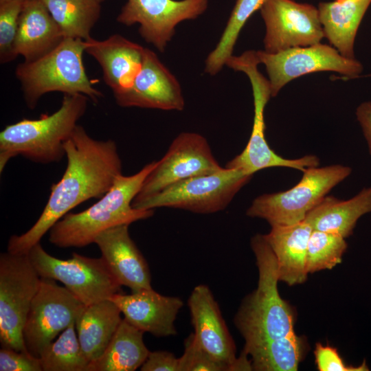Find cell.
<instances>
[{"instance_id": "20", "label": "cell", "mask_w": 371, "mask_h": 371, "mask_svg": "<svg viewBox=\"0 0 371 371\" xmlns=\"http://www.w3.org/2000/svg\"><path fill=\"white\" fill-rule=\"evenodd\" d=\"M128 224L101 232L95 239L102 257L122 286L132 292L152 289L146 260L130 236Z\"/></svg>"}, {"instance_id": "10", "label": "cell", "mask_w": 371, "mask_h": 371, "mask_svg": "<svg viewBox=\"0 0 371 371\" xmlns=\"http://www.w3.org/2000/svg\"><path fill=\"white\" fill-rule=\"evenodd\" d=\"M27 254L0 255V342L1 347L27 351L23 330L41 282Z\"/></svg>"}, {"instance_id": "12", "label": "cell", "mask_w": 371, "mask_h": 371, "mask_svg": "<svg viewBox=\"0 0 371 371\" xmlns=\"http://www.w3.org/2000/svg\"><path fill=\"white\" fill-rule=\"evenodd\" d=\"M260 63L265 66L271 97H275L289 82L317 71H334L348 78L358 77L363 71L355 58L343 56L337 49L321 43L296 47L276 53L256 51Z\"/></svg>"}, {"instance_id": "17", "label": "cell", "mask_w": 371, "mask_h": 371, "mask_svg": "<svg viewBox=\"0 0 371 371\" xmlns=\"http://www.w3.org/2000/svg\"><path fill=\"white\" fill-rule=\"evenodd\" d=\"M114 98L122 107L181 111L185 105L177 79L148 48H145L141 70L132 86Z\"/></svg>"}, {"instance_id": "3", "label": "cell", "mask_w": 371, "mask_h": 371, "mask_svg": "<svg viewBox=\"0 0 371 371\" xmlns=\"http://www.w3.org/2000/svg\"><path fill=\"white\" fill-rule=\"evenodd\" d=\"M157 162L146 164L134 175H120L95 203L80 212L65 215L49 231V242L60 248H81L94 243L108 229L151 217L153 210L137 209L132 203Z\"/></svg>"}, {"instance_id": "13", "label": "cell", "mask_w": 371, "mask_h": 371, "mask_svg": "<svg viewBox=\"0 0 371 371\" xmlns=\"http://www.w3.org/2000/svg\"><path fill=\"white\" fill-rule=\"evenodd\" d=\"M222 168L203 135L193 132L181 133L174 139L166 153L148 175L132 205L174 183Z\"/></svg>"}, {"instance_id": "2", "label": "cell", "mask_w": 371, "mask_h": 371, "mask_svg": "<svg viewBox=\"0 0 371 371\" xmlns=\"http://www.w3.org/2000/svg\"><path fill=\"white\" fill-rule=\"evenodd\" d=\"M258 270L257 288L243 300L234 322L244 338L243 353L250 356L269 342L294 331L295 313L278 289L276 258L264 235L252 237Z\"/></svg>"}, {"instance_id": "18", "label": "cell", "mask_w": 371, "mask_h": 371, "mask_svg": "<svg viewBox=\"0 0 371 371\" xmlns=\"http://www.w3.org/2000/svg\"><path fill=\"white\" fill-rule=\"evenodd\" d=\"M135 327L158 337L177 335L175 322L183 302L175 296L159 294L152 289L131 294L118 293L109 298Z\"/></svg>"}, {"instance_id": "5", "label": "cell", "mask_w": 371, "mask_h": 371, "mask_svg": "<svg viewBox=\"0 0 371 371\" xmlns=\"http://www.w3.org/2000/svg\"><path fill=\"white\" fill-rule=\"evenodd\" d=\"M84 41L65 38L49 53L30 62L19 64L15 76L21 85L28 108L34 109L39 99L49 92L83 94L96 103L102 93L89 79L82 60Z\"/></svg>"}, {"instance_id": "29", "label": "cell", "mask_w": 371, "mask_h": 371, "mask_svg": "<svg viewBox=\"0 0 371 371\" xmlns=\"http://www.w3.org/2000/svg\"><path fill=\"white\" fill-rule=\"evenodd\" d=\"M265 0H237L225 30L215 48L205 60V71L215 75L232 56L239 34L250 16L259 10Z\"/></svg>"}, {"instance_id": "8", "label": "cell", "mask_w": 371, "mask_h": 371, "mask_svg": "<svg viewBox=\"0 0 371 371\" xmlns=\"http://www.w3.org/2000/svg\"><path fill=\"white\" fill-rule=\"evenodd\" d=\"M252 176L225 167L174 183L132 206L140 210L171 207L196 214L215 213L224 210Z\"/></svg>"}, {"instance_id": "1", "label": "cell", "mask_w": 371, "mask_h": 371, "mask_svg": "<svg viewBox=\"0 0 371 371\" xmlns=\"http://www.w3.org/2000/svg\"><path fill=\"white\" fill-rule=\"evenodd\" d=\"M67 167L51 192L41 216L25 233L12 236L7 251L27 254L53 225L70 210L91 199H100L122 174V161L115 142L92 138L77 125L65 144Z\"/></svg>"}, {"instance_id": "24", "label": "cell", "mask_w": 371, "mask_h": 371, "mask_svg": "<svg viewBox=\"0 0 371 371\" xmlns=\"http://www.w3.org/2000/svg\"><path fill=\"white\" fill-rule=\"evenodd\" d=\"M371 212V186L364 188L348 200L326 196L306 216L304 221L313 229L350 236L359 218Z\"/></svg>"}, {"instance_id": "6", "label": "cell", "mask_w": 371, "mask_h": 371, "mask_svg": "<svg viewBox=\"0 0 371 371\" xmlns=\"http://www.w3.org/2000/svg\"><path fill=\"white\" fill-rule=\"evenodd\" d=\"M260 64L256 51L249 50L240 56H231L225 65L245 73L252 87L254 115L251 133L244 150L229 162L225 168L243 171L253 175L271 167H286L304 171L318 166L319 158L313 155L297 159H286L276 154L265 138V109L271 97L270 82L258 70Z\"/></svg>"}, {"instance_id": "28", "label": "cell", "mask_w": 371, "mask_h": 371, "mask_svg": "<svg viewBox=\"0 0 371 371\" xmlns=\"http://www.w3.org/2000/svg\"><path fill=\"white\" fill-rule=\"evenodd\" d=\"M304 337L292 332L273 340L251 356L252 369L258 371H295L306 350Z\"/></svg>"}, {"instance_id": "38", "label": "cell", "mask_w": 371, "mask_h": 371, "mask_svg": "<svg viewBox=\"0 0 371 371\" xmlns=\"http://www.w3.org/2000/svg\"><path fill=\"white\" fill-rule=\"evenodd\" d=\"M10 1V0H0V3H4L5 1Z\"/></svg>"}, {"instance_id": "25", "label": "cell", "mask_w": 371, "mask_h": 371, "mask_svg": "<svg viewBox=\"0 0 371 371\" xmlns=\"http://www.w3.org/2000/svg\"><path fill=\"white\" fill-rule=\"evenodd\" d=\"M119 307L110 299L86 306L76 322L82 350L91 362L104 353L122 318Z\"/></svg>"}, {"instance_id": "4", "label": "cell", "mask_w": 371, "mask_h": 371, "mask_svg": "<svg viewBox=\"0 0 371 371\" xmlns=\"http://www.w3.org/2000/svg\"><path fill=\"white\" fill-rule=\"evenodd\" d=\"M88 100L83 94H64L54 113L7 125L0 133V172L18 155L42 164L60 161L65 156V144L85 114Z\"/></svg>"}, {"instance_id": "31", "label": "cell", "mask_w": 371, "mask_h": 371, "mask_svg": "<svg viewBox=\"0 0 371 371\" xmlns=\"http://www.w3.org/2000/svg\"><path fill=\"white\" fill-rule=\"evenodd\" d=\"M346 249L347 243L343 236L313 229L307 245V273L333 269L341 262L342 256Z\"/></svg>"}, {"instance_id": "14", "label": "cell", "mask_w": 371, "mask_h": 371, "mask_svg": "<svg viewBox=\"0 0 371 371\" xmlns=\"http://www.w3.org/2000/svg\"><path fill=\"white\" fill-rule=\"evenodd\" d=\"M266 27L265 51L276 53L320 43L325 37L318 9L293 0H265L260 8Z\"/></svg>"}, {"instance_id": "11", "label": "cell", "mask_w": 371, "mask_h": 371, "mask_svg": "<svg viewBox=\"0 0 371 371\" xmlns=\"http://www.w3.org/2000/svg\"><path fill=\"white\" fill-rule=\"evenodd\" d=\"M85 306L55 280L41 278L23 330L27 352L39 358L59 333L76 323Z\"/></svg>"}, {"instance_id": "23", "label": "cell", "mask_w": 371, "mask_h": 371, "mask_svg": "<svg viewBox=\"0 0 371 371\" xmlns=\"http://www.w3.org/2000/svg\"><path fill=\"white\" fill-rule=\"evenodd\" d=\"M371 0H335L318 5L324 36L344 57L355 58L354 43Z\"/></svg>"}, {"instance_id": "37", "label": "cell", "mask_w": 371, "mask_h": 371, "mask_svg": "<svg viewBox=\"0 0 371 371\" xmlns=\"http://www.w3.org/2000/svg\"><path fill=\"white\" fill-rule=\"evenodd\" d=\"M356 116L366 140L369 153L371 155V101L360 104L357 108Z\"/></svg>"}, {"instance_id": "15", "label": "cell", "mask_w": 371, "mask_h": 371, "mask_svg": "<svg viewBox=\"0 0 371 371\" xmlns=\"http://www.w3.org/2000/svg\"><path fill=\"white\" fill-rule=\"evenodd\" d=\"M209 0H127L117 21L126 26L139 24V33L160 52L175 33L176 26L196 19L207 8Z\"/></svg>"}, {"instance_id": "35", "label": "cell", "mask_w": 371, "mask_h": 371, "mask_svg": "<svg viewBox=\"0 0 371 371\" xmlns=\"http://www.w3.org/2000/svg\"><path fill=\"white\" fill-rule=\"evenodd\" d=\"M1 371H42L40 359L27 351H18L1 347L0 350Z\"/></svg>"}, {"instance_id": "26", "label": "cell", "mask_w": 371, "mask_h": 371, "mask_svg": "<svg viewBox=\"0 0 371 371\" xmlns=\"http://www.w3.org/2000/svg\"><path fill=\"white\" fill-rule=\"evenodd\" d=\"M144 333L122 319L104 353L89 363L87 371H134L140 368L150 353Z\"/></svg>"}, {"instance_id": "7", "label": "cell", "mask_w": 371, "mask_h": 371, "mask_svg": "<svg viewBox=\"0 0 371 371\" xmlns=\"http://www.w3.org/2000/svg\"><path fill=\"white\" fill-rule=\"evenodd\" d=\"M351 172V168L339 164L307 168L302 172L300 181L289 190L255 198L246 214L265 219L271 226L303 221L306 214Z\"/></svg>"}, {"instance_id": "36", "label": "cell", "mask_w": 371, "mask_h": 371, "mask_svg": "<svg viewBox=\"0 0 371 371\" xmlns=\"http://www.w3.org/2000/svg\"><path fill=\"white\" fill-rule=\"evenodd\" d=\"M179 359L168 351L150 352L142 371H179Z\"/></svg>"}, {"instance_id": "30", "label": "cell", "mask_w": 371, "mask_h": 371, "mask_svg": "<svg viewBox=\"0 0 371 371\" xmlns=\"http://www.w3.org/2000/svg\"><path fill=\"white\" fill-rule=\"evenodd\" d=\"M76 330V323L71 324L43 350L39 357L42 371H87L90 361Z\"/></svg>"}, {"instance_id": "19", "label": "cell", "mask_w": 371, "mask_h": 371, "mask_svg": "<svg viewBox=\"0 0 371 371\" xmlns=\"http://www.w3.org/2000/svg\"><path fill=\"white\" fill-rule=\"evenodd\" d=\"M85 52L100 65L105 83L113 95L129 89L141 70L145 47L120 34L99 41H84Z\"/></svg>"}, {"instance_id": "21", "label": "cell", "mask_w": 371, "mask_h": 371, "mask_svg": "<svg viewBox=\"0 0 371 371\" xmlns=\"http://www.w3.org/2000/svg\"><path fill=\"white\" fill-rule=\"evenodd\" d=\"M65 38L43 0H25L19 16L14 49L26 62L56 47Z\"/></svg>"}, {"instance_id": "33", "label": "cell", "mask_w": 371, "mask_h": 371, "mask_svg": "<svg viewBox=\"0 0 371 371\" xmlns=\"http://www.w3.org/2000/svg\"><path fill=\"white\" fill-rule=\"evenodd\" d=\"M179 359V371H231L228 364L215 359L197 344L193 333L184 341V352Z\"/></svg>"}, {"instance_id": "22", "label": "cell", "mask_w": 371, "mask_h": 371, "mask_svg": "<svg viewBox=\"0 0 371 371\" xmlns=\"http://www.w3.org/2000/svg\"><path fill=\"white\" fill-rule=\"evenodd\" d=\"M313 228L303 221L288 225H273L264 236L276 258L279 280L289 286L302 284L308 274L306 251Z\"/></svg>"}, {"instance_id": "34", "label": "cell", "mask_w": 371, "mask_h": 371, "mask_svg": "<svg viewBox=\"0 0 371 371\" xmlns=\"http://www.w3.org/2000/svg\"><path fill=\"white\" fill-rule=\"evenodd\" d=\"M315 363L319 371H367L365 361L358 366H347L335 348L317 343L314 350Z\"/></svg>"}, {"instance_id": "9", "label": "cell", "mask_w": 371, "mask_h": 371, "mask_svg": "<svg viewBox=\"0 0 371 371\" xmlns=\"http://www.w3.org/2000/svg\"><path fill=\"white\" fill-rule=\"evenodd\" d=\"M27 255L41 278L62 282L85 306L122 293V285L102 256L90 258L74 252L71 258L62 260L49 254L40 243Z\"/></svg>"}, {"instance_id": "16", "label": "cell", "mask_w": 371, "mask_h": 371, "mask_svg": "<svg viewBox=\"0 0 371 371\" xmlns=\"http://www.w3.org/2000/svg\"><path fill=\"white\" fill-rule=\"evenodd\" d=\"M194 337L197 344L215 359L228 364L231 371L252 370L251 361L236 346L208 286H196L188 300Z\"/></svg>"}, {"instance_id": "27", "label": "cell", "mask_w": 371, "mask_h": 371, "mask_svg": "<svg viewBox=\"0 0 371 371\" xmlns=\"http://www.w3.org/2000/svg\"><path fill=\"white\" fill-rule=\"evenodd\" d=\"M65 38L85 41L98 21L101 7L96 0H43Z\"/></svg>"}, {"instance_id": "32", "label": "cell", "mask_w": 371, "mask_h": 371, "mask_svg": "<svg viewBox=\"0 0 371 371\" xmlns=\"http://www.w3.org/2000/svg\"><path fill=\"white\" fill-rule=\"evenodd\" d=\"M25 0H10L0 3V63L14 60L17 55L14 45L19 16Z\"/></svg>"}, {"instance_id": "39", "label": "cell", "mask_w": 371, "mask_h": 371, "mask_svg": "<svg viewBox=\"0 0 371 371\" xmlns=\"http://www.w3.org/2000/svg\"><path fill=\"white\" fill-rule=\"evenodd\" d=\"M96 1H97L98 2H99V3H101L103 2L104 0H96Z\"/></svg>"}]
</instances>
